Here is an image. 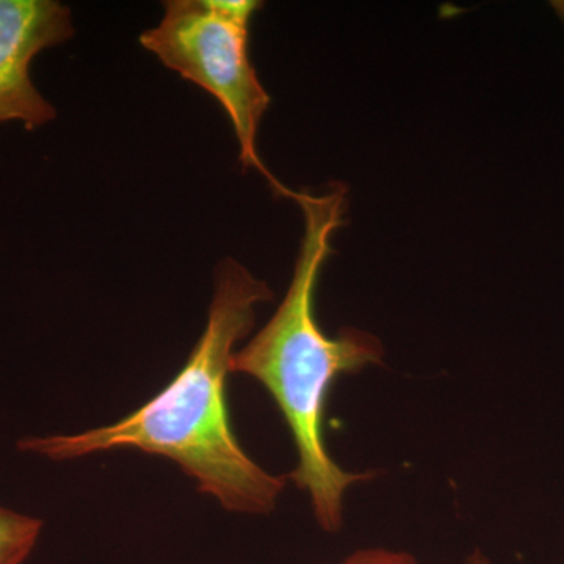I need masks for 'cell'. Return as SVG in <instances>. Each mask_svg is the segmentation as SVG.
Segmentation results:
<instances>
[{
	"instance_id": "277c9868",
	"label": "cell",
	"mask_w": 564,
	"mask_h": 564,
	"mask_svg": "<svg viewBox=\"0 0 564 564\" xmlns=\"http://www.w3.org/2000/svg\"><path fill=\"white\" fill-rule=\"evenodd\" d=\"M73 13L57 0H0V122L35 131L57 117L35 87L36 55L73 39Z\"/></svg>"
},
{
	"instance_id": "52a82bcc",
	"label": "cell",
	"mask_w": 564,
	"mask_h": 564,
	"mask_svg": "<svg viewBox=\"0 0 564 564\" xmlns=\"http://www.w3.org/2000/svg\"><path fill=\"white\" fill-rule=\"evenodd\" d=\"M464 564H494L491 560H489L488 555H485L480 549H475L473 554L467 556L466 562Z\"/></svg>"
},
{
	"instance_id": "7a4b0ae2",
	"label": "cell",
	"mask_w": 564,
	"mask_h": 564,
	"mask_svg": "<svg viewBox=\"0 0 564 564\" xmlns=\"http://www.w3.org/2000/svg\"><path fill=\"white\" fill-rule=\"evenodd\" d=\"M347 193L340 182L321 193H293L304 231L291 285L272 318L231 359V373L258 381L280 410L296 452L288 480L307 494L315 522L329 534L343 529L347 492L377 477L372 470L344 469L329 454L323 432L329 393L344 375L362 372L384 358L375 334L344 328L329 336L315 315V292L332 254L333 234L344 223Z\"/></svg>"
},
{
	"instance_id": "3957f363",
	"label": "cell",
	"mask_w": 564,
	"mask_h": 564,
	"mask_svg": "<svg viewBox=\"0 0 564 564\" xmlns=\"http://www.w3.org/2000/svg\"><path fill=\"white\" fill-rule=\"evenodd\" d=\"M261 6L256 0H169L161 22L141 33L140 44L220 102L242 169L258 170L274 195L292 199L295 192L274 180L258 152L259 128L270 106L250 55L251 21Z\"/></svg>"
},
{
	"instance_id": "6da1fadb",
	"label": "cell",
	"mask_w": 564,
	"mask_h": 564,
	"mask_svg": "<svg viewBox=\"0 0 564 564\" xmlns=\"http://www.w3.org/2000/svg\"><path fill=\"white\" fill-rule=\"evenodd\" d=\"M265 281L226 258L215 270L206 328L176 377L143 406L111 425L79 434L28 437L18 447L54 462L110 451H140L176 463L198 491L231 513L276 510L288 477L259 466L237 441L228 408L234 348L250 334L256 306L270 302Z\"/></svg>"
},
{
	"instance_id": "8992f818",
	"label": "cell",
	"mask_w": 564,
	"mask_h": 564,
	"mask_svg": "<svg viewBox=\"0 0 564 564\" xmlns=\"http://www.w3.org/2000/svg\"><path fill=\"white\" fill-rule=\"evenodd\" d=\"M329 564H421L408 552L392 551L384 547H367L352 552L339 563Z\"/></svg>"
},
{
	"instance_id": "5b68a950",
	"label": "cell",
	"mask_w": 564,
	"mask_h": 564,
	"mask_svg": "<svg viewBox=\"0 0 564 564\" xmlns=\"http://www.w3.org/2000/svg\"><path fill=\"white\" fill-rule=\"evenodd\" d=\"M43 522L0 507V564H24L32 554Z\"/></svg>"
}]
</instances>
